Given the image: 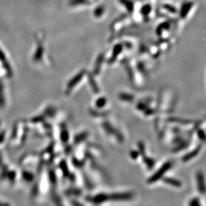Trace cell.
<instances>
[{
  "instance_id": "6da1fadb",
  "label": "cell",
  "mask_w": 206,
  "mask_h": 206,
  "mask_svg": "<svg viewBox=\"0 0 206 206\" xmlns=\"http://www.w3.org/2000/svg\"><path fill=\"white\" fill-rule=\"evenodd\" d=\"M170 166H171V163H169V162H168V163H166L165 165H164L163 166L159 169V170H158V172L155 173V175H153L152 177L150 178V182H155V181H156L157 180H158V179L160 178L162 176V175L169 169Z\"/></svg>"
},
{
  "instance_id": "7a4b0ae2",
  "label": "cell",
  "mask_w": 206,
  "mask_h": 206,
  "mask_svg": "<svg viewBox=\"0 0 206 206\" xmlns=\"http://www.w3.org/2000/svg\"><path fill=\"white\" fill-rule=\"evenodd\" d=\"M197 181H198V188L199 191L201 192H203V191H204V179L203 178V175H202V173H198L197 175Z\"/></svg>"
},
{
  "instance_id": "3957f363",
  "label": "cell",
  "mask_w": 206,
  "mask_h": 206,
  "mask_svg": "<svg viewBox=\"0 0 206 206\" xmlns=\"http://www.w3.org/2000/svg\"><path fill=\"white\" fill-rule=\"evenodd\" d=\"M165 182L167 183H170L171 185H172L173 186H175V187H180L181 186V183L180 181H178L177 180H173V179H166V180H165Z\"/></svg>"
},
{
  "instance_id": "277c9868",
  "label": "cell",
  "mask_w": 206,
  "mask_h": 206,
  "mask_svg": "<svg viewBox=\"0 0 206 206\" xmlns=\"http://www.w3.org/2000/svg\"><path fill=\"white\" fill-rule=\"evenodd\" d=\"M129 195L128 194H115V196H113V198L115 199H127L129 197Z\"/></svg>"
},
{
  "instance_id": "5b68a950",
  "label": "cell",
  "mask_w": 206,
  "mask_h": 206,
  "mask_svg": "<svg viewBox=\"0 0 206 206\" xmlns=\"http://www.w3.org/2000/svg\"><path fill=\"white\" fill-rule=\"evenodd\" d=\"M3 87L1 83H0V106L4 105V94H3Z\"/></svg>"
}]
</instances>
